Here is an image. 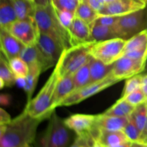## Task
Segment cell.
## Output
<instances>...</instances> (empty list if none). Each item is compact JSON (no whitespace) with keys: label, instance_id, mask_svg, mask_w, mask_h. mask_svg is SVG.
<instances>
[{"label":"cell","instance_id":"1","mask_svg":"<svg viewBox=\"0 0 147 147\" xmlns=\"http://www.w3.org/2000/svg\"><path fill=\"white\" fill-rule=\"evenodd\" d=\"M44 119L34 118L26 111L0 125V146L20 147L30 145L34 141L39 124Z\"/></svg>","mask_w":147,"mask_h":147},{"label":"cell","instance_id":"2","mask_svg":"<svg viewBox=\"0 0 147 147\" xmlns=\"http://www.w3.org/2000/svg\"><path fill=\"white\" fill-rule=\"evenodd\" d=\"M60 78L58 68L55 66L53 73L38 94L27 102L24 111L34 118L44 120L49 119L54 111L53 109V97Z\"/></svg>","mask_w":147,"mask_h":147},{"label":"cell","instance_id":"3","mask_svg":"<svg viewBox=\"0 0 147 147\" xmlns=\"http://www.w3.org/2000/svg\"><path fill=\"white\" fill-rule=\"evenodd\" d=\"M34 19L40 32L55 38L65 49L71 47L68 31L60 22L51 3L44 7H35Z\"/></svg>","mask_w":147,"mask_h":147},{"label":"cell","instance_id":"4","mask_svg":"<svg viewBox=\"0 0 147 147\" xmlns=\"http://www.w3.org/2000/svg\"><path fill=\"white\" fill-rule=\"evenodd\" d=\"M93 43V42H89L64 50L56 64L60 78L73 75L88 61L90 50Z\"/></svg>","mask_w":147,"mask_h":147},{"label":"cell","instance_id":"5","mask_svg":"<svg viewBox=\"0 0 147 147\" xmlns=\"http://www.w3.org/2000/svg\"><path fill=\"white\" fill-rule=\"evenodd\" d=\"M70 130L55 111L49 118V123L45 131L38 142L37 147H68Z\"/></svg>","mask_w":147,"mask_h":147},{"label":"cell","instance_id":"6","mask_svg":"<svg viewBox=\"0 0 147 147\" xmlns=\"http://www.w3.org/2000/svg\"><path fill=\"white\" fill-rule=\"evenodd\" d=\"M127 40L116 37L94 42L90 55L106 65H112L124 55Z\"/></svg>","mask_w":147,"mask_h":147},{"label":"cell","instance_id":"7","mask_svg":"<svg viewBox=\"0 0 147 147\" xmlns=\"http://www.w3.org/2000/svg\"><path fill=\"white\" fill-rule=\"evenodd\" d=\"M113 29L118 37L125 40H129L137 33L143 31L146 29L144 9L119 17Z\"/></svg>","mask_w":147,"mask_h":147},{"label":"cell","instance_id":"8","mask_svg":"<svg viewBox=\"0 0 147 147\" xmlns=\"http://www.w3.org/2000/svg\"><path fill=\"white\" fill-rule=\"evenodd\" d=\"M119 82V80L114 78L111 73L110 76L100 81L90 83L82 88L73 91L65 100H63L60 106H68L77 104Z\"/></svg>","mask_w":147,"mask_h":147},{"label":"cell","instance_id":"9","mask_svg":"<svg viewBox=\"0 0 147 147\" xmlns=\"http://www.w3.org/2000/svg\"><path fill=\"white\" fill-rule=\"evenodd\" d=\"M6 29L25 46L37 45L40 31L34 20H18Z\"/></svg>","mask_w":147,"mask_h":147},{"label":"cell","instance_id":"10","mask_svg":"<svg viewBox=\"0 0 147 147\" xmlns=\"http://www.w3.org/2000/svg\"><path fill=\"white\" fill-rule=\"evenodd\" d=\"M146 62L123 55L113 64L111 76L121 81L142 74L144 71Z\"/></svg>","mask_w":147,"mask_h":147},{"label":"cell","instance_id":"11","mask_svg":"<svg viewBox=\"0 0 147 147\" xmlns=\"http://www.w3.org/2000/svg\"><path fill=\"white\" fill-rule=\"evenodd\" d=\"M97 115L76 113L64 120L65 124L73 131L78 136L92 137L97 131L96 129Z\"/></svg>","mask_w":147,"mask_h":147},{"label":"cell","instance_id":"12","mask_svg":"<svg viewBox=\"0 0 147 147\" xmlns=\"http://www.w3.org/2000/svg\"><path fill=\"white\" fill-rule=\"evenodd\" d=\"M146 4L147 0H116L105 4L98 14L121 17L145 9Z\"/></svg>","mask_w":147,"mask_h":147},{"label":"cell","instance_id":"13","mask_svg":"<svg viewBox=\"0 0 147 147\" xmlns=\"http://www.w3.org/2000/svg\"><path fill=\"white\" fill-rule=\"evenodd\" d=\"M37 46L45 57L54 65L57 64L63 51L65 50L58 40L49 34L41 32L39 34Z\"/></svg>","mask_w":147,"mask_h":147},{"label":"cell","instance_id":"14","mask_svg":"<svg viewBox=\"0 0 147 147\" xmlns=\"http://www.w3.org/2000/svg\"><path fill=\"white\" fill-rule=\"evenodd\" d=\"M0 43L1 55H3L8 61L11 58L20 57L22 51L25 47L18 39L4 28H1Z\"/></svg>","mask_w":147,"mask_h":147},{"label":"cell","instance_id":"15","mask_svg":"<svg viewBox=\"0 0 147 147\" xmlns=\"http://www.w3.org/2000/svg\"><path fill=\"white\" fill-rule=\"evenodd\" d=\"M20 57L26 62L29 67L37 65L42 73L55 65L47 57H45L37 45L32 46H25L22 51Z\"/></svg>","mask_w":147,"mask_h":147},{"label":"cell","instance_id":"16","mask_svg":"<svg viewBox=\"0 0 147 147\" xmlns=\"http://www.w3.org/2000/svg\"><path fill=\"white\" fill-rule=\"evenodd\" d=\"M67 31L71 47L90 42V25L78 17H75Z\"/></svg>","mask_w":147,"mask_h":147},{"label":"cell","instance_id":"17","mask_svg":"<svg viewBox=\"0 0 147 147\" xmlns=\"http://www.w3.org/2000/svg\"><path fill=\"white\" fill-rule=\"evenodd\" d=\"M129 121V117H120L115 116H107L104 113L97 115L96 129L98 131L104 130L109 131H123Z\"/></svg>","mask_w":147,"mask_h":147},{"label":"cell","instance_id":"18","mask_svg":"<svg viewBox=\"0 0 147 147\" xmlns=\"http://www.w3.org/2000/svg\"><path fill=\"white\" fill-rule=\"evenodd\" d=\"M75 90L73 75L63 76L60 78L55 90L53 101V109L60 107V103L70 94Z\"/></svg>","mask_w":147,"mask_h":147},{"label":"cell","instance_id":"19","mask_svg":"<svg viewBox=\"0 0 147 147\" xmlns=\"http://www.w3.org/2000/svg\"><path fill=\"white\" fill-rule=\"evenodd\" d=\"M88 62L90 73V83L100 81L110 76L111 73L113 64L106 65L91 55L90 56Z\"/></svg>","mask_w":147,"mask_h":147},{"label":"cell","instance_id":"20","mask_svg":"<svg viewBox=\"0 0 147 147\" xmlns=\"http://www.w3.org/2000/svg\"><path fill=\"white\" fill-rule=\"evenodd\" d=\"M96 140L105 147H116L123 142L129 141L123 131H109L99 130Z\"/></svg>","mask_w":147,"mask_h":147},{"label":"cell","instance_id":"21","mask_svg":"<svg viewBox=\"0 0 147 147\" xmlns=\"http://www.w3.org/2000/svg\"><path fill=\"white\" fill-rule=\"evenodd\" d=\"M17 17L12 0H0V26L7 28L17 21Z\"/></svg>","mask_w":147,"mask_h":147},{"label":"cell","instance_id":"22","mask_svg":"<svg viewBox=\"0 0 147 147\" xmlns=\"http://www.w3.org/2000/svg\"><path fill=\"white\" fill-rule=\"evenodd\" d=\"M90 27V41L93 42H98L109 39L116 38L118 37L113 27L101 24H91Z\"/></svg>","mask_w":147,"mask_h":147},{"label":"cell","instance_id":"23","mask_svg":"<svg viewBox=\"0 0 147 147\" xmlns=\"http://www.w3.org/2000/svg\"><path fill=\"white\" fill-rule=\"evenodd\" d=\"M18 20H34L35 6L30 0H12Z\"/></svg>","mask_w":147,"mask_h":147},{"label":"cell","instance_id":"24","mask_svg":"<svg viewBox=\"0 0 147 147\" xmlns=\"http://www.w3.org/2000/svg\"><path fill=\"white\" fill-rule=\"evenodd\" d=\"M135 107L136 106H134L133 105L130 104L124 98H120L116 101L114 105L109 108L103 113L107 116L129 117Z\"/></svg>","mask_w":147,"mask_h":147},{"label":"cell","instance_id":"25","mask_svg":"<svg viewBox=\"0 0 147 147\" xmlns=\"http://www.w3.org/2000/svg\"><path fill=\"white\" fill-rule=\"evenodd\" d=\"M17 81L15 76L11 71L9 65V61L3 55H1L0 61V86L4 87L12 86Z\"/></svg>","mask_w":147,"mask_h":147},{"label":"cell","instance_id":"26","mask_svg":"<svg viewBox=\"0 0 147 147\" xmlns=\"http://www.w3.org/2000/svg\"><path fill=\"white\" fill-rule=\"evenodd\" d=\"M29 67H30V73L28 76L24 78V86L23 88L27 95V102L31 100L32 96L37 83L39 76L42 73L41 70L37 65L30 66Z\"/></svg>","mask_w":147,"mask_h":147},{"label":"cell","instance_id":"27","mask_svg":"<svg viewBox=\"0 0 147 147\" xmlns=\"http://www.w3.org/2000/svg\"><path fill=\"white\" fill-rule=\"evenodd\" d=\"M129 119L136 124L141 132L143 131L147 124V100L134 108Z\"/></svg>","mask_w":147,"mask_h":147},{"label":"cell","instance_id":"28","mask_svg":"<svg viewBox=\"0 0 147 147\" xmlns=\"http://www.w3.org/2000/svg\"><path fill=\"white\" fill-rule=\"evenodd\" d=\"M135 50H147V29L127 40L125 53Z\"/></svg>","mask_w":147,"mask_h":147},{"label":"cell","instance_id":"29","mask_svg":"<svg viewBox=\"0 0 147 147\" xmlns=\"http://www.w3.org/2000/svg\"><path fill=\"white\" fill-rule=\"evenodd\" d=\"M73 78L75 85V90L90 84V73L88 61L80 67L76 73H73Z\"/></svg>","mask_w":147,"mask_h":147},{"label":"cell","instance_id":"30","mask_svg":"<svg viewBox=\"0 0 147 147\" xmlns=\"http://www.w3.org/2000/svg\"><path fill=\"white\" fill-rule=\"evenodd\" d=\"M75 15L90 25L98 17V13L82 0L79 2Z\"/></svg>","mask_w":147,"mask_h":147},{"label":"cell","instance_id":"31","mask_svg":"<svg viewBox=\"0 0 147 147\" xmlns=\"http://www.w3.org/2000/svg\"><path fill=\"white\" fill-rule=\"evenodd\" d=\"M9 65L16 78H25L30 73L28 65L20 57H16L9 60Z\"/></svg>","mask_w":147,"mask_h":147},{"label":"cell","instance_id":"32","mask_svg":"<svg viewBox=\"0 0 147 147\" xmlns=\"http://www.w3.org/2000/svg\"><path fill=\"white\" fill-rule=\"evenodd\" d=\"M142 80H143V74L136 75L130 78L126 79L124 88L120 98H124L130 93L142 88Z\"/></svg>","mask_w":147,"mask_h":147},{"label":"cell","instance_id":"33","mask_svg":"<svg viewBox=\"0 0 147 147\" xmlns=\"http://www.w3.org/2000/svg\"><path fill=\"white\" fill-rule=\"evenodd\" d=\"M55 9L65 10L76 13L79 2L76 0H50Z\"/></svg>","mask_w":147,"mask_h":147},{"label":"cell","instance_id":"34","mask_svg":"<svg viewBox=\"0 0 147 147\" xmlns=\"http://www.w3.org/2000/svg\"><path fill=\"white\" fill-rule=\"evenodd\" d=\"M123 131L125 134L126 137H127V139L131 142H139V139H140L141 134H142V132L139 131V129H138L136 124L130 119H129V121L128 122V123L123 129Z\"/></svg>","mask_w":147,"mask_h":147},{"label":"cell","instance_id":"35","mask_svg":"<svg viewBox=\"0 0 147 147\" xmlns=\"http://www.w3.org/2000/svg\"><path fill=\"white\" fill-rule=\"evenodd\" d=\"M55 10L56 14L60 22L65 29L68 30L73 19L76 17L75 13L70 11H65V10H57L55 9Z\"/></svg>","mask_w":147,"mask_h":147},{"label":"cell","instance_id":"36","mask_svg":"<svg viewBox=\"0 0 147 147\" xmlns=\"http://www.w3.org/2000/svg\"><path fill=\"white\" fill-rule=\"evenodd\" d=\"M124 99L126 101L129 102L130 104L133 105L134 106H138V105L141 104V103L147 100L146 96H145L144 92L142 91V88L130 93L126 97H125Z\"/></svg>","mask_w":147,"mask_h":147},{"label":"cell","instance_id":"37","mask_svg":"<svg viewBox=\"0 0 147 147\" xmlns=\"http://www.w3.org/2000/svg\"><path fill=\"white\" fill-rule=\"evenodd\" d=\"M119 19V17H116V16L99 15L98 14V17L93 23V24H101V25L113 27L116 24Z\"/></svg>","mask_w":147,"mask_h":147},{"label":"cell","instance_id":"38","mask_svg":"<svg viewBox=\"0 0 147 147\" xmlns=\"http://www.w3.org/2000/svg\"><path fill=\"white\" fill-rule=\"evenodd\" d=\"M83 1L88 4L93 9L97 11L98 13L103 8L105 4L101 0H83Z\"/></svg>","mask_w":147,"mask_h":147},{"label":"cell","instance_id":"39","mask_svg":"<svg viewBox=\"0 0 147 147\" xmlns=\"http://www.w3.org/2000/svg\"><path fill=\"white\" fill-rule=\"evenodd\" d=\"M11 120V119L8 113L3 109H0V125L7 124Z\"/></svg>","mask_w":147,"mask_h":147},{"label":"cell","instance_id":"40","mask_svg":"<svg viewBox=\"0 0 147 147\" xmlns=\"http://www.w3.org/2000/svg\"><path fill=\"white\" fill-rule=\"evenodd\" d=\"M35 7H44L51 3L50 0H30Z\"/></svg>","mask_w":147,"mask_h":147},{"label":"cell","instance_id":"41","mask_svg":"<svg viewBox=\"0 0 147 147\" xmlns=\"http://www.w3.org/2000/svg\"><path fill=\"white\" fill-rule=\"evenodd\" d=\"M139 142H142V143L146 144H147V124L145 126L144 129L143 130V131L141 134L140 139H139Z\"/></svg>","mask_w":147,"mask_h":147},{"label":"cell","instance_id":"42","mask_svg":"<svg viewBox=\"0 0 147 147\" xmlns=\"http://www.w3.org/2000/svg\"><path fill=\"white\" fill-rule=\"evenodd\" d=\"M142 90L147 98V74L143 75V80H142Z\"/></svg>","mask_w":147,"mask_h":147},{"label":"cell","instance_id":"43","mask_svg":"<svg viewBox=\"0 0 147 147\" xmlns=\"http://www.w3.org/2000/svg\"><path fill=\"white\" fill-rule=\"evenodd\" d=\"M130 147H147V144H146L142 143V142H132Z\"/></svg>","mask_w":147,"mask_h":147},{"label":"cell","instance_id":"44","mask_svg":"<svg viewBox=\"0 0 147 147\" xmlns=\"http://www.w3.org/2000/svg\"><path fill=\"white\" fill-rule=\"evenodd\" d=\"M132 142H131V141H126V142H123V144H121L119 145V146H117L116 147H130L131 145Z\"/></svg>","mask_w":147,"mask_h":147},{"label":"cell","instance_id":"45","mask_svg":"<svg viewBox=\"0 0 147 147\" xmlns=\"http://www.w3.org/2000/svg\"><path fill=\"white\" fill-rule=\"evenodd\" d=\"M90 147H105V146H103L101 144L99 143L97 140H95L94 142L93 143V144H92Z\"/></svg>","mask_w":147,"mask_h":147},{"label":"cell","instance_id":"46","mask_svg":"<svg viewBox=\"0 0 147 147\" xmlns=\"http://www.w3.org/2000/svg\"><path fill=\"white\" fill-rule=\"evenodd\" d=\"M145 10V24H146V29H147V4L146 7L144 9Z\"/></svg>","mask_w":147,"mask_h":147},{"label":"cell","instance_id":"47","mask_svg":"<svg viewBox=\"0 0 147 147\" xmlns=\"http://www.w3.org/2000/svg\"><path fill=\"white\" fill-rule=\"evenodd\" d=\"M101 1H103L105 4H109V3L113 2V1H116V0H101Z\"/></svg>","mask_w":147,"mask_h":147},{"label":"cell","instance_id":"48","mask_svg":"<svg viewBox=\"0 0 147 147\" xmlns=\"http://www.w3.org/2000/svg\"><path fill=\"white\" fill-rule=\"evenodd\" d=\"M143 75H146L147 74V60H146V66H145V69H144V73H142Z\"/></svg>","mask_w":147,"mask_h":147},{"label":"cell","instance_id":"49","mask_svg":"<svg viewBox=\"0 0 147 147\" xmlns=\"http://www.w3.org/2000/svg\"><path fill=\"white\" fill-rule=\"evenodd\" d=\"M20 147H32L30 145H26V146H20Z\"/></svg>","mask_w":147,"mask_h":147},{"label":"cell","instance_id":"50","mask_svg":"<svg viewBox=\"0 0 147 147\" xmlns=\"http://www.w3.org/2000/svg\"><path fill=\"white\" fill-rule=\"evenodd\" d=\"M76 1H78V2H80V1H81L82 0H76Z\"/></svg>","mask_w":147,"mask_h":147}]
</instances>
